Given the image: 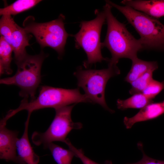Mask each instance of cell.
Returning a JSON list of instances; mask_svg holds the SVG:
<instances>
[{"label": "cell", "instance_id": "cell-22", "mask_svg": "<svg viewBox=\"0 0 164 164\" xmlns=\"http://www.w3.org/2000/svg\"><path fill=\"white\" fill-rule=\"evenodd\" d=\"M69 149L72 150L76 157L79 158L83 164H100L91 160L86 156L81 149H77L75 147L69 140L66 143ZM104 164H112L110 160H106Z\"/></svg>", "mask_w": 164, "mask_h": 164}, {"label": "cell", "instance_id": "cell-14", "mask_svg": "<svg viewBox=\"0 0 164 164\" xmlns=\"http://www.w3.org/2000/svg\"><path fill=\"white\" fill-rule=\"evenodd\" d=\"M131 69L125 77V80L130 83L134 81L145 72L150 70H155L158 68L155 61H147L138 57L132 60Z\"/></svg>", "mask_w": 164, "mask_h": 164}, {"label": "cell", "instance_id": "cell-19", "mask_svg": "<svg viewBox=\"0 0 164 164\" xmlns=\"http://www.w3.org/2000/svg\"><path fill=\"white\" fill-rule=\"evenodd\" d=\"M17 24L11 15H2L0 20V34L11 46L12 33Z\"/></svg>", "mask_w": 164, "mask_h": 164}, {"label": "cell", "instance_id": "cell-10", "mask_svg": "<svg viewBox=\"0 0 164 164\" xmlns=\"http://www.w3.org/2000/svg\"><path fill=\"white\" fill-rule=\"evenodd\" d=\"M121 3L156 19L164 16V0H124Z\"/></svg>", "mask_w": 164, "mask_h": 164}, {"label": "cell", "instance_id": "cell-6", "mask_svg": "<svg viewBox=\"0 0 164 164\" xmlns=\"http://www.w3.org/2000/svg\"><path fill=\"white\" fill-rule=\"evenodd\" d=\"M120 73L117 65H108V68L99 70H84L79 68L73 74L77 78L78 87L83 89L91 102L99 104L113 113L114 111L109 108L106 102L105 88L109 79Z\"/></svg>", "mask_w": 164, "mask_h": 164}, {"label": "cell", "instance_id": "cell-7", "mask_svg": "<svg viewBox=\"0 0 164 164\" xmlns=\"http://www.w3.org/2000/svg\"><path fill=\"white\" fill-rule=\"evenodd\" d=\"M65 17L61 14L55 20L44 23H37L28 19L25 21L24 29L29 33L35 36L41 47H51L61 57L64 52L67 39L70 35L66 31L64 21Z\"/></svg>", "mask_w": 164, "mask_h": 164}, {"label": "cell", "instance_id": "cell-9", "mask_svg": "<svg viewBox=\"0 0 164 164\" xmlns=\"http://www.w3.org/2000/svg\"><path fill=\"white\" fill-rule=\"evenodd\" d=\"M6 125L0 124V158L7 162L12 161L25 164L18 156L16 144L18 132L9 130Z\"/></svg>", "mask_w": 164, "mask_h": 164}, {"label": "cell", "instance_id": "cell-18", "mask_svg": "<svg viewBox=\"0 0 164 164\" xmlns=\"http://www.w3.org/2000/svg\"><path fill=\"white\" fill-rule=\"evenodd\" d=\"M50 150L53 158L57 164H71L75 156L74 152L70 149H66L52 142L46 147Z\"/></svg>", "mask_w": 164, "mask_h": 164}, {"label": "cell", "instance_id": "cell-12", "mask_svg": "<svg viewBox=\"0 0 164 164\" xmlns=\"http://www.w3.org/2000/svg\"><path fill=\"white\" fill-rule=\"evenodd\" d=\"M30 117L28 116L25 123L23 134L20 138H18L16 144L18 155L25 164H38L39 157L34 152L29 142L28 129Z\"/></svg>", "mask_w": 164, "mask_h": 164}, {"label": "cell", "instance_id": "cell-23", "mask_svg": "<svg viewBox=\"0 0 164 164\" xmlns=\"http://www.w3.org/2000/svg\"><path fill=\"white\" fill-rule=\"evenodd\" d=\"M138 147L141 150L143 154L142 159L139 161L133 163L127 164H164V161L159 160L152 159L148 156L145 153L143 149V145L142 143H138Z\"/></svg>", "mask_w": 164, "mask_h": 164}, {"label": "cell", "instance_id": "cell-13", "mask_svg": "<svg viewBox=\"0 0 164 164\" xmlns=\"http://www.w3.org/2000/svg\"><path fill=\"white\" fill-rule=\"evenodd\" d=\"M31 38V35L24 28L17 25L12 33L11 44L15 62L21 60L27 55L26 48L29 45Z\"/></svg>", "mask_w": 164, "mask_h": 164}, {"label": "cell", "instance_id": "cell-4", "mask_svg": "<svg viewBox=\"0 0 164 164\" xmlns=\"http://www.w3.org/2000/svg\"><path fill=\"white\" fill-rule=\"evenodd\" d=\"M47 56L43 51L38 55H27L21 60L15 62L18 69L13 76L1 79L0 83L15 85L19 87L20 96L30 101L35 99L36 90L41 80V70L43 63Z\"/></svg>", "mask_w": 164, "mask_h": 164}, {"label": "cell", "instance_id": "cell-1", "mask_svg": "<svg viewBox=\"0 0 164 164\" xmlns=\"http://www.w3.org/2000/svg\"><path fill=\"white\" fill-rule=\"evenodd\" d=\"M111 7L107 3L104 6L108 28L105 38L101 43V48H107L111 53V58L109 61L110 66L116 65L121 58L132 60L138 57V52L143 49L139 39L135 38L125 25L114 16Z\"/></svg>", "mask_w": 164, "mask_h": 164}, {"label": "cell", "instance_id": "cell-5", "mask_svg": "<svg viewBox=\"0 0 164 164\" xmlns=\"http://www.w3.org/2000/svg\"><path fill=\"white\" fill-rule=\"evenodd\" d=\"M95 12L96 18L91 21H82L80 30L73 35L75 47L82 48L87 55V59L83 64L86 68L93 63L109 60L102 56L101 51L100 35L102 26L106 21L105 15L104 11Z\"/></svg>", "mask_w": 164, "mask_h": 164}, {"label": "cell", "instance_id": "cell-20", "mask_svg": "<svg viewBox=\"0 0 164 164\" xmlns=\"http://www.w3.org/2000/svg\"><path fill=\"white\" fill-rule=\"evenodd\" d=\"M155 70H150L136 80L131 83V88L129 91L131 94L142 93L143 90L146 87L152 78L153 72Z\"/></svg>", "mask_w": 164, "mask_h": 164}, {"label": "cell", "instance_id": "cell-21", "mask_svg": "<svg viewBox=\"0 0 164 164\" xmlns=\"http://www.w3.org/2000/svg\"><path fill=\"white\" fill-rule=\"evenodd\" d=\"M164 89V82H161L153 79L142 93L152 100Z\"/></svg>", "mask_w": 164, "mask_h": 164}, {"label": "cell", "instance_id": "cell-15", "mask_svg": "<svg viewBox=\"0 0 164 164\" xmlns=\"http://www.w3.org/2000/svg\"><path fill=\"white\" fill-rule=\"evenodd\" d=\"M13 50L11 46L3 38H0V74L10 75L12 72L11 68Z\"/></svg>", "mask_w": 164, "mask_h": 164}, {"label": "cell", "instance_id": "cell-16", "mask_svg": "<svg viewBox=\"0 0 164 164\" xmlns=\"http://www.w3.org/2000/svg\"><path fill=\"white\" fill-rule=\"evenodd\" d=\"M152 100L149 99L142 93L134 94L125 100L118 99L117 106L118 109L125 110L128 108L142 109L152 103Z\"/></svg>", "mask_w": 164, "mask_h": 164}, {"label": "cell", "instance_id": "cell-11", "mask_svg": "<svg viewBox=\"0 0 164 164\" xmlns=\"http://www.w3.org/2000/svg\"><path fill=\"white\" fill-rule=\"evenodd\" d=\"M164 114V101L160 102L152 103L142 108L133 117H125L124 123L127 129H130L135 123L154 119Z\"/></svg>", "mask_w": 164, "mask_h": 164}, {"label": "cell", "instance_id": "cell-17", "mask_svg": "<svg viewBox=\"0 0 164 164\" xmlns=\"http://www.w3.org/2000/svg\"><path fill=\"white\" fill-rule=\"evenodd\" d=\"M41 0H19L11 5L0 9V14L15 15L29 10L36 6Z\"/></svg>", "mask_w": 164, "mask_h": 164}, {"label": "cell", "instance_id": "cell-2", "mask_svg": "<svg viewBox=\"0 0 164 164\" xmlns=\"http://www.w3.org/2000/svg\"><path fill=\"white\" fill-rule=\"evenodd\" d=\"M85 94H81L78 88L66 89L47 86H42L38 97L29 101L23 99L17 108L9 110L6 116L10 118L19 111L26 110L31 115L34 111L46 108L59 107L80 102H91Z\"/></svg>", "mask_w": 164, "mask_h": 164}, {"label": "cell", "instance_id": "cell-3", "mask_svg": "<svg viewBox=\"0 0 164 164\" xmlns=\"http://www.w3.org/2000/svg\"><path fill=\"white\" fill-rule=\"evenodd\" d=\"M106 3L122 13L139 34L143 49L164 47V25L157 19L126 5L121 6L109 0Z\"/></svg>", "mask_w": 164, "mask_h": 164}, {"label": "cell", "instance_id": "cell-8", "mask_svg": "<svg viewBox=\"0 0 164 164\" xmlns=\"http://www.w3.org/2000/svg\"><path fill=\"white\" fill-rule=\"evenodd\" d=\"M75 105L64 106L55 109L54 118L48 129L44 132H35L32 140L36 145H43L44 148L50 143L60 141L66 143L67 137L73 129H79L83 127L81 123L73 122L71 118V113Z\"/></svg>", "mask_w": 164, "mask_h": 164}]
</instances>
